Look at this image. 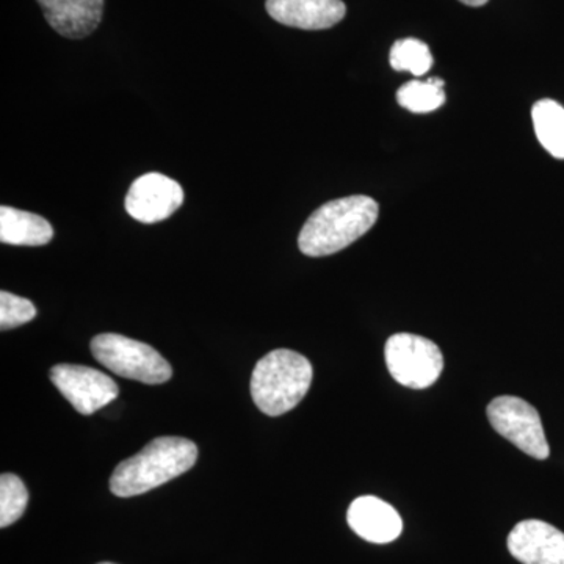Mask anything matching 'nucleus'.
Returning <instances> with one entry per match:
<instances>
[{
    "mask_svg": "<svg viewBox=\"0 0 564 564\" xmlns=\"http://www.w3.org/2000/svg\"><path fill=\"white\" fill-rule=\"evenodd\" d=\"M313 364L300 352L270 351L256 364L251 377V395L263 414L278 417L299 406L311 383Z\"/></svg>",
    "mask_w": 564,
    "mask_h": 564,
    "instance_id": "3",
    "label": "nucleus"
},
{
    "mask_svg": "<svg viewBox=\"0 0 564 564\" xmlns=\"http://www.w3.org/2000/svg\"><path fill=\"white\" fill-rule=\"evenodd\" d=\"M389 62L399 73H410L421 77L433 66V55L429 44L417 39H404L393 43Z\"/></svg>",
    "mask_w": 564,
    "mask_h": 564,
    "instance_id": "16",
    "label": "nucleus"
},
{
    "mask_svg": "<svg viewBox=\"0 0 564 564\" xmlns=\"http://www.w3.org/2000/svg\"><path fill=\"white\" fill-rule=\"evenodd\" d=\"M380 207L369 196L355 195L323 204L304 223L300 251L310 258L336 254L373 228Z\"/></svg>",
    "mask_w": 564,
    "mask_h": 564,
    "instance_id": "1",
    "label": "nucleus"
},
{
    "mask_svg": "<svg viewBox=\"0 0 564 564\" xmlns=\"http://www.w3.org/2000/svg\"><path fill=\"white\" fill-rule=\"evenodd\" d=\"M444 80L430 77L429 80H411L397 91V102L413 113H430L445 102Z\"/></svg>",
    "mask_w": 564,
    "mask_h": 564,
    "instance_id": "15",
    "label": "nucleus"
},
{
    "mask_svg": "<svg viewBox=\"0 0 564 564\" xmlns=\"http://www.w3.org/2000/svg\"><path fill=\"white\" fill-rule=\"evenodd\" d=\"M36 317V307L31 300L7 291L0 292V328H17Z\"/></svg>",
    "mask_w": 564,
    "mask_h": 564,
    "instance_id": "18",
    "label": "nucleus"
},
{
    "mask_svg": "<svg viewBox=\"0 0 564 564\" xmlns=\"http://www.w3.org/2000/svg\"><path fill=\"white\" fill-rule=\"evenodd\" d=\"M508 551L522 564H564V533L538 519H527L508 534Z\"/></svg>",
    "mask_w": 564,
    "mask_h": 564,
    "instance_id": "9",
    "label": "nucleus"
},
{
    "mask_svg": "<svg viewBox=\"0 0 564 564\" xmlns=\"http://www.w3.org/2000/svg\"><path fill=\"white\" fill-rule=\"evenodd\" d=\"M91 352L110 372L140 383H166L173 375L172 366L155 348L121 334H99L91 340Z\"/></svg>",
    "mask_w": 564,
    "mask_h": 564,
    "instance_id": "4",
    "label": "nucleus"
},
{
    "mask_svg": "<svg viewBox=\"0 0 564 564\" xmlns=\"http://www.w3.org/2000/svg\"><path fill=\"white\" fill-rule=\"evenodd\" d=\"M384 356L393 380L406 388H430L443 373V351L426 337L393 334L386 343Z\"/></svg>",
    "mask_w": 564,
    "mask_h": 564,
    "instance_id": "5",
    "label": "nucleus"
},
{
    "mask_svg": "<svg viewBox=\"0 0 564 564\" xmlns=\"http://www.w3.org/2000/svg\"><path fill=\"white\" fill-rule=\"evenodd\" d=\"M50 377L55 388L79 414H95L120 395L118 384L91 367L57 364L52 367Z\"/></svg>",
    "mask_w": 564,
    "mask_h": 564,
    "instance_id": "7",
    "label": "nucleus"
},
{
    "mask_svg": "<svg viewBox=\"0 0 564 564\" xmlns=\"http://www.w3.org/2000/svg\"><path fill=\"white\" fill-rule=\"evenodd\" d=\"M347 521L352 532L373 544L392 543L403 530L395 508L373 496L358 497L348 508Z\"/></svg>",
    "mask_w": 564,
    "mask_h": 564,
    "instance_id": "11",
    "label": "nucleus"
},
{
    "mask_svg": "<svg viewBox=\"0 0 564 564\" xmlns=\"http://www.w3.org/2000/svg\"><path fill=\"white\" fill-rule=\"evenodd\" d=\"M492 429L519 451L534 459H547L551 455L540 413L519 397L503 395L494 399L488 406Z\"/></svg>",
    "mask_w": 564,
    "mask_h": 564,
    "instance_id": "6",
    "label": "nucleus"
},
{
    "mask_svg": "<svg viewBox=\"0 0 564 564\" xmlns=\"http://www.w3.org/2000/svg\"><path fill=\"white\" fill-rule=\"evenodd\" d=\"M54 237L51 223L40 215L0 207V242L14 247H44Z\"/></svg>",
    "mask_w": 564,
    "mask_h": 564,
    "instance_id": "13",
    "label": "nucleus"
},
{
    "mask_svg": "<svg viewBox=\"0 0 564 564\" xmlns=\"http://www.w3.org/2000/svg\"><path fill=\"white\" fill-rule=\"evenodd\" d=\"M532 120L538 140L552 158L564 161V109L554 99L534 104Z\"/></svg>",
    "mask_w": 564,
    "mask_h": 564,
    "instance_id": "14",
    "label": "nucleus"
},
{
    "mask_svg": "<svg viewBox=\"0 0 564 564\" xmlns=\"http://www.w3.org/2000/svg\"><path fill=\"white\" fill-rule=\"evenodd\" d=\"M44 18L65 39L80 40L98 29L104 0H36Z\"/></svg>",
    "mask_w": 564,
    "mask_h": 564,
    "instance_id": "12",
    "label": "nucleus"
},
{
    "mask_svg": "<svg viewBox=\"0 0 564 564\" xmlns=\"http://www.w3.org/2000/svg\"><path fill=\"white\" fill-rule=\"evenodd\" d=\"M99 564H115V563H99Z\"/></svg>",
    "mask_w": 564,
    "mask_h": 564,
    "instance_id": "20",
    "label": "nucleus"
},
{
    "mask_svg": "<svg viewBox=\"0 0 564 564\" xmlns=\"http://www.w3.org/2000/svg\"><path fill=\"white\" fill-rule=\"evenodd\" d=\"M459 2L464 3V6L469 7H484L489 0H459Z\"/></svg>",
    "mask_w": 564,
    "mask_h": 564,
    "instance_id": "19",
    "label": "nucleus"
},
{
    "mask_svg": "<svg viewBox=\"0 0 564 564\" xmlns=\"http://www.w3.org/2000/svg\"><path fill=\"white\" fill-rule=\"evenodd\" d=\"M196 459L198 447L187 437H155L139 454L118 464L111 474L110 491L118 497L150 492L191 470Z\"/></svg>",
    "mask_w": 564,
    "mask_h": 564,
    "instance_id": "2",
    "label": "nucleus"
},
{
    "mask_svg": "<svg viewBox=\"0 0 564 564\" xmlns=\"http://www.w3.org/2000/svg\"><path fill=\"white\" fill-rule=\"evenodd\" d=\"M274 21L303 31H325L339 24L347 14L343 0H267Z\"/></svg>",
    "mask_w": 564,
    "mask_h": 564,
    "instance_id": "10",
    "label": "nucleus"
},
{
    "mask_svg": "<svg viewBox=\"0 0 564 564\" xmlns=\"http://www.w3.org/2000/svg\"><path fill=\"white\" fill-rule=\"evenodd\" d=\"M29 503V491L24 481L13 474L0 477V527L6 529L20 521Z\"/></svg>",
    "mask_w": 564,
    "mask_h": 564,
    "instance_id": "17",
    "label": "nucleus"
},
{
    "mask_svg": "<svg viewBox=\"0 0 564 564\" xmlns=\"http://www.w3.org/2000/svg\"><path fill=\"white\" fill-rule=\"evenodd\" d=\"M184 204L180 182L162 173H148L132 182L124 207L133 220L154 225L172 217Z\"/></svg>",
    "mask_w": 564,
    "mask_h": 564,
    "instance_id": "8",
    "label": "nucleus"
}]
</instances>
